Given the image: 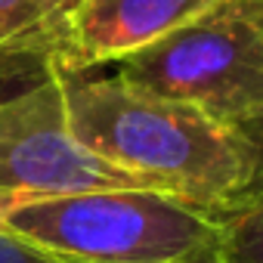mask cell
I'll return each mask as SVG.
<instances>
[{"label":"cell","instance_id":"2","mask_svg":"<svg viewBox=\"0 0 263 263\" xmlns=\"http://www.w3.org/2000/svg\"><path fill=\"white\" fill-rule=\"evenodd\" d=\"M223 214L152 189L0 198L7 229L59 263H171L217 248Z\"/></svg>","mask_w":263,"mask_h":263},{"label":"cell","instance_id":"7","mask_svg":"<svg viewBox=\"0 0 263 263\" xmlns=\"http://www.w3.org/2000/svg\"><path fill=\"white\" fill-rule=\"evenodd\" d=\"M0 263H59V260L50 257L47 251L34 248L31 241L0 229Z\"/></svg>","mask_w":263,"mask_h":263},{"label":"cell","instance_id":"3","mask_svg":"<svg viewBox=\"0 0 263 263\" xmlns=\"http://www.w3.org/2000/svg\"><path fill=\"white\" fill-rule=\"evenodd\" d=\"M115 65L130 87L241 127L263 115V0H214Z\"/></svg>","mask_w":263,"mask_h":263},{"label":"cell","instance_id":"5","mask_svg":"<svg viewBox=\"0 0 263 263\" xmlns=\"http://www.w3.org/2000/svg\"><path fill=\"white\" fill-rule=\"evenodd\" d=\"M211 4L214 0H81L59 22L47 71L115 65L186 25Z\"/></svg>","mask_w":263,"mask_h":263},{"label":"cell","instance_id":"10","mask_svg":"<svg viewBox=\"0 0 263 263\" xmlns=\"http://www.w3.org/2000/svg\"><path fill=\"white\" fill-rule=\"evenodd\" d=\"M47 4H50V10L53 13H59V16H68L78 4H81V0H47Z\"/></svg>","mask_w":263,"mask_h":263},{"label":"cell","instance_id":"8","mask_svg":"<svg viewBox=\"0 0 263 263\" xmlns=\"http://www.w3.org/2000/svg\"><path fill=\"white\" fill-rule=\"evenodd\" d=\"M238 130L254 143V149H257V155H260V180H263V115L254 118V121H248V124H241Z\"/></svg>","mask_w":263,"mask_h":263},{"label":"cell","instance_id":"1","mask_svg":"<svg viewBox=\"0 0 263 263\" xmlns=\"http://www.w3.org/2000/svg\"><path fill=\"white\" fill-rule=\"evenodd\" d=\"M50 74L59 81L74 140L96 158L214 214H226L263 192L260 155L238 127L137 90L118 74Z\"/></svg>","mask_w":263,"mask_h":263},{"label":"cell","instance_id":"9","mask_svg":"<svg viewBox=\"0 0 263 263\" xmlns=\"http://www.w3.org/2000/svg\"><path fill=\"white\" fill-rule=\"evenodd\" d=\"M171 263H220V257H217V248H208V251H198V254H189V257H180Z\"/></svg>","mask_w":263,"mask_h":263},{"label":"cell","instance_id":"6","mask_svg":"<svg viewBox=\"0 0 263 263\" xmlns=\"http://www.w3.org/2000/svg\"><path fill=\"white\" fill-rule=\"evenodd\" d=\"M217 257L220 263H263V192L223 214Z\"/></svg>","mask_w":263,"mask_h":263},{"label":"cell","instance_id":"4","mask_svg":"<svg viewBox=\"0 0 263 263\" xmlns=\"http://www.w3.org/2000/svg\"><path fill=\"white\" fill-rule=\"evenodd\" d=\"M93 189H155L93 152L68 127L56 74L0 102V198H50Z\"/></svg>","mask_w":263,"mask_h":263}]
</instances>
